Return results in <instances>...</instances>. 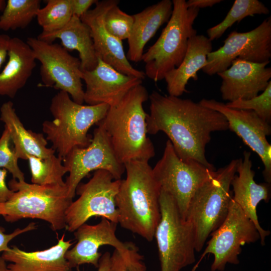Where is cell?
Masks as SVG:
<instances>
[{"instance_id": "9c48e42d", "label": "cell", "mask_w": 271, "mask_h": 271, "mask_svg": "<svg viewBox=\"0 0 271 271\" xmlns=\"http://www.w3.org/2000/svg\"><path fill=\"white\" fill-rule=\"evenodd\" d=\"M215 171L194 160H181L169 140L166 143L162 157L153 168L161 190L173 198L185 219L194 194L213 176Z\"/></svg>"}, {"instance_id": "484cf974", "label": "cell", "mask_w": 271, "mask_h": 271, "mask_svg": "<svg viewBox=\"0 0 271 271\" xmlns=\"http://www.w3.org/2000/svg\"><path fill=\"white\" fill-rule=\"evenodd\" d=\"M37 38L52 43L56 39L61 41L62 47L68 50H76L79 53L82 72L91 71L97 65L96 56L89 27L80 18L73 16L62 29L55 32H42Z\"/></svg>"}, {"instance_id": "277c9868", "label": "cell", "mask_w": 271, "mask_h": 271, "mask_svg": "<svg viewBox=\"0 0 271 271\" xmlns=\"http://www.w3.org/2000/svg\"><path fill=\"white\" fill-rule=\"evenodd\" d=\"M109 108L107 104L84 105L74 102L67 92L59 91L52 98L50 110L53 120L42 123L46 140L63 159L75 148H85L92 138L89 129L105 116Z\"/></svg>"}, {"instance_id": "ac0fdd59", "label": "cell", "mask_w": 271, "mask_h": 271, "mask_svg": "<svg viewBox=\"0 0 271 271\" xmlns=\"http://www.w3.org/2000/svg\"><path fill=\"white\" fill-rule=\"evenodd\" d=\"M82 79L86 84L84 101L90 105L105 103L117 104L143 80L118 71L98 58L97 66L91 71H83Z\"/></svg>"}, {"instance_id": "4dcf8cb0", "label": "cell", "mask_w": 271, "mask_h": 271, "mask_svg": "<svg viewBox=\"0 0 271 271\" xmlns=\"http://www.w3.org/2000/svg\"><path fill=\"white\" fill-rule=\"evenodd\" d=\"M231 108L253 111L268 123L271 122V81L266 89L256 96L249 99H237L225 103Z\"/></svg>"}, {"instance_id": "e575fe53", "label": "cell", "mask_w": 271, "mask_h": 271, "mask_svg": "<svg viewBox=\"0 0 271 271\" xmlns=\"http://www.w3.org/2000/svg\"><path fill=\"white\" fill-rule=\"evenodd\" d=\"M37 227L36 223L32 222L24 228L22 229L18 228L12 233L6 234L5 233L4 228L0 226V252L8 250L10 249L8 244L13 238L20 234L34 230L36 229Z\"/></svg>"}, {"instance_id": "d590c367", "label": "cell", "mask_w": 271, "mask_h": 271, "mask_svg": "<svg viewBox=\"0 0 271 271\" xmlns=\"http://www.w3.org/2000/svg\"><path fill=\"white\" fill-rule=\"evenodd\" d=\"M98 2L97 0H70L73 16L80 18L92 5Z\"/></svg>"}, {"instance_id": "30bf717a", "label": "cell", "mask_w": 271, "mask_h": 271, "mask_svg": "<svg viewBox=\"0 0 271 271\" xmlns=\"http://www.w3.org/2000/svg\"><path fill=\"white\" fill-rule=\"evenodd\" d=\"M120 180H114L108 171L98 170L87 183H80L76 190L79 196L66 211V229L74 232L93 217L105 218L118 224L115 197Z\"/></svg>"}, {"instance_id": "ba28073f", "label": "cell", "mask_w": 271, "mask_h": 271, "mask_svg": "<svg viewBox=\"0 0 271 271\" xmlns=\"http://www.w3.org/2000/svg\"><path fill=\"white\" fill-rule=\"evenodd\" d=\"M159 203L161 218L154 237L161 271H180L195 261L194 230L180 214L173 198L161 190Z\"/></svg>"}, {"instance_id": "7a4b0ae2", "label": "cell", "mask_w": 271, "mask_h": 271, "mask_svg": "<svg viewBox=\"0 0 271 271\" xmlns=\"http://www.w3.org/2000/svg\"><path fill=\"white\" fill-rule=\"evenodd\" d=\"M124 165L126 178L120 180L115 197L118 223L151 241L161 218L160 186L149 161L133 160Z\"/></svg>"}, {"instance_id": "60d3db41", "label": "cell", "mask_w": 271, "mask_h": 271, "mask_svg": "<svg viewBox=\"0 0 271 271\" xmlns=\"http://www.w3.org/2000/svg\"><path fill=\"white\" fill-rule=\"evenodd\" d=\"M0 271H7L6 261L0 257Z\"/></svg>"}, {"instance_id": "ab89813d", "label": "cell", "mask_w": 271, "mask_h": 271, "mask_svg": "<svg viewBox=\"0 0 271 271\" xmlns=\"http://www.w3.org/2000/svg\"><path fill=\"white\" fill-rule=\"evenodd\" d=\"M111 254L105 252L101 255L98 263L97 271H109ZM77 271H80L77 269Z\"/></svg>"}, {"instance_id": "8d00e7d4", "label": "cell", "mask_w": 271, "mask_h": 271, "mask_svg": "<svg viewBox=\"0 0 271 271\" xmlns=\"http://www.w3.org/2000/svg\"><path fill=\"white\" fill-rule=\"evenodd\" d=\"M7 174V170L0 169V203L8 201L14 193L6 185L5 180Z\"/></svg>"}, {"instance_id": "f1b7e54d", "label": "cell", "mask_w": 271, "mask_h": 271, "mask_svg": "<svg viewBox=\"0 0 271 271\" xmlns=\"http://www.w3.org/2000/svg\"><path fill=\"white\" fill-rule=\"evenodd\" d=\"M269 13L268 8L258 0H235L224 20L207 30L208 38L211 41L217 39L236 22H239L248 16L267 15Z\"/></svg>"}, {"instance_id": "7c38bea8", "label": "cell", "mask_w": 271, "mask_h": 271, "mask_svg": "<svg viewBox=\"0 0 271 271\" xmlns=\"http://www.w3.org/2000/svg\"><path fill=\"white\" fill-rule=\"evenodd\" d=\"M97 125L89 145L73 149L63 159L69 173L65 184L68 196L71 199L82 179L90 172L105 170L114 180L121 179L125 172L124 165L117 157L103 127L99 122Z\"/></svg>"}, {"instance_id": "1f68e13d", "label": "cell", "mask_w": 271, "mask_h": 271, "mask_svg": "<svg viewBox=\"0 0 271 271\" xmlns=\"http://www.w3.org/2000/svg\"><path fill=\"white\" fill-rule=\"evenodd\" d=\"M133 23L132 15H129L115 5L106 13L104 24L106 30L119 40L128 39Z\"/></svg>"}, {"instance_id": "4fadbf2b", "label": "cell", "mask_w": 271, "mask_h": 271, "mask_svg": "<svg viewBox=\"0 0 271 271\" xmlns=\"http://www.w3.org/2000/svg\"><path fill=\"white\" fill-rule=\"evenodd\" d=\"M211 237L201 255L212 254L214 260L211 271H223L227 263L238 264L241 246L260 239L254 223L244 213L232 199L226 217L211 234Z\"/></svg>"}, {"instance_id": "e0dca14e", "label": "cell", "mask_w": 271, "mask_h": 271, "mask_svg": "<svg viewBox=\"0 0 271 271\" xmlns=\"http://www.w3.org/2000/svg\"><path fill=\"white\" fill-rule=\"evenodd\" d=\"M117 223L101 217L95 225L84 224L74 232L77 243L67 250L65 258L72 268L88 263L98 267L101 254L99 248L110 245L120 251H126L131 242H122L116 235Z\"/></svg>"}, {"instance_id": "d6986e66", "label": "cell", "mask_w": 271, "mask_h": 271, "mask_svg": "<svg viewBox=\"0 0 271 271\" xmlns=\"http://www.w3.org/2000/svg\"><path fill=\"white\" fill-rule=\"evenodd\" d=\"M269 62L234 60L228 69L217 74L222 80L220 88L222 99L229 102L249 99L263 91L270 81L271 68L266 67Z\"/></svg>"}, {"instance_id": "6da1fadb", "label": "cell", "mask_w": 271, "mask_h": 271, "mask_svg": "<svg viewBox=\"0 0 271 271\" xmlns=\"http://www.w3.org/2000/svg\"><path fill=\"white\" fill-rule=\"evenodd\" d=\"M149 98L148 133L164 132L181 160H194L211 170H216L207 160L205 148L212 132L228 129L225 116L190 99L163 95L156 91Z\"/></svg>"}, {"instance_id": "ffe728a7", "label": "cell", "mask_w": 271, "mask_h": 271, "mask_svg": "<svg viewBox=\"0 0 271 271\" xmlns=\"http://www.w3.org/2000/svg\"><path fill=\"white\" fill-rule=\"evenodd\" d=\"M251 153L245 151L243 158L238 159L236 173L231 186L233 188L232 199L239 206L244 213L255 225L260 236V243L265 244L266 237L270 231L260 226L256 209L260 202H268L270 197V184L256 183L254 179L255 172L252 169Z\"/></svg>"}, {"instance_id": "74e56055", "label": "cell", "mask_w": 271, "mask_h": 271, "mask_svg": "<svg viewBox=\"0 0 271 271\" xmlns=\"http://www.w3.org/2000/svg\"><path fill=\"white\" fill-rule=\"evenodd\" d=\"M11 37L4 34H0V69L8 58L9 45Z\"/></svg>"}, {"instance_id": "836d02e7", "label": "cell", "mask_w": 271, "mask_h": 271, "mask_svg": "<svg viewBox=\"0 0 271 271\" xmlns=\"http://www.w3.org/2000/svg\"><path fill=\"white\" fill-rule=\"evenodd\" d=\"M11 136L7 128L5 129L0 138V168L8 171L13 178L19 181H25L24 174L20 169L14 150L10 148Z\"/></svg>"}, {"instance_id": "7bdbcfd3", "label": "cell", "mask_w": 271, "mask_h": 271, "mask_svg": "<svg viewBox=\"0 0 271 271\" xmlns=\"http://www.w3.org/2000/svg\"><path fill=\"white\" fill-rule=\"evenodd\" d=\"M196 267H197V265L194 266V268H193V269L192 270V271H195L196 270Z\"/></svg>"}, {"instance_id": "f35d334b", "label": "cell", "mask_w": 271, "mask_h": 271, "mask_svg": "<svg viewBox=\"0 0 271 271\" xmlns=\"http://www.w3.org/2000/svg\"><path fill=\"white\" fill-rule=\"evenodd\" d=\"M221 0H189L186 2L188 8H204L212 7L214 5L220 3Z\"/></svg>"}, {"instance_id": "4316f807", "label": "cell", "mask_w": 271, "mask_h": 271, "mask_svg": "<svg viewBox=\"0 0 271 271\" xmlns=\"http://www.w3.org/2000/svg\"><path fill=\"white\" fill-rule=\"evenodd\" d=\"M40 3V0H8L0 16V30L25 28L36 17Z\"/></svg>"}, {"instance_id": "8992f818", "label": "cell", "mask_w": 271, "mask_h": 271, "mask_svg": "<svg viewBox=\"0 0 271 271\" xmlns=\"http://www.w3.org/2000/svg\"><path fill=\"white\" fill-rule=\"evenodd\" d=\"M238 159L214 172L213 176L195 192L185 219L193 227L195 251L203 248L208 237L225 220L231 200V183L236 173Z\"/></svg>"}, {"instance_id": "83f0119b", "label": "cell", "mask_w": 271, "mask_h": 271, "mask_svg": "<svg viewBox=\"0 0 271 271\" xmlns=\"http://www.w3.org/2000/svg\"><path fill=\"white\" fill-rule=\"evenodd\" d=\"M33 184L39 185H65L63 177L67 173L62 158L54 154L46 158H28Z\"/></svg>"}, {"instance_id": "7402d4cb", "label": "cell", "mask_w": 271, "mask_h": 271, "mask_svg": "<svg viewBox=\"0 0 271 271\" xmlns=\"http://www.w3.org/2000/svg\"><path fill=\"white\" fill-rule=\"evenodd\" d=\"M173 11L171 0H162L133 15V23L128 40V60L142 61L144 48L159 29L169 20Z\"/></svg>"}, {"instance_id": "cb8c5ba5", "label": "cell", "mask_w": 271, "mask_h": 271, "mask_svg": "<svg viewBox=\"0 0 271 271\" xmlns=\"http://www.w3.org/2000/svg\"><path fill=\"white\" fill-rule=\"evenodd\" d=\"M212 51V41L204 35L197 34L189 39L181 64L164 77L169 95L179 97L187 92L188 81L198 79L197 72L207 65V55Z\"/></svg>"}, {"instance_id": "d6a6232c", "label": "cell", "mask_w": 271, "mask_h": 271, "mask_svg": "<svg viewBox=\"0 0 271 271\" xmlns=\"http://www.w3.org/2000/svg\"><path fill=\"white\" fill-rule=\"evenodd\" d=\"M109 271H147L144 256L132 242L125 251L115 249L110 256Z\"/></svg>"}, {"instance_id": "44dd1931", "label": "cell", "mask_w": 271, "mask_h": 271, "mask_svg": "<svg viewBox=\"0 0 271 271\" xmlns=\"http://www.w3.org/2000/svg\"><path fill=\"white\" fill-rule=\"evenodd\" d=\"M73 244L70 240L65 241L63 234L56 245L48 249L28 252L13 246L1 257L11 262L7 271H71L65 254Z\"/></svg>"}, {"instance_id": "f546056e", "label": "cell", "mask_w": 271, "mask_h": 271, "mask_svg": "<svg viewBox=\"0 0 271 271\" xmlns=\"http://www.w3.org/2000/svg\"><path fill=\"white\" fill-rule=\"evenodd\" d=\"M37 14L38 23L43 32H55L63 28L73 16L70 0H47Z\"/></svg>"}, {"instance_id": "5b68a950", "label": "cell", "mask_w": 271, "mask_h": 271, "mask_svg": "<svg viewBox=\"0 0 271 271\" xmlns=\"http://www.w3.org/2000/svg\"><path fill=\"white\" fill-rule=\"evenodd\" d=\"M14 192L7 202L0 203V215L9 222L24 218L48 222L53 231L66 227V211L73 201L66 185H39L13 178L8 183Z\"/></svg>"}, {"instance_id": "d4e9b609", "label": "cell", "mask_w": 271, "mask_h": 271, "mask_svg": "<svg viewBox=\"0 0 271 271\" xmlns=\"http://www.w3.org/2000/svg\"><path fill=\"white\" fill-rule=\"evenodd\" d=\"M0 120L8 129L14 151L18 159L27 160L29 156L46 158L55 154L52 148H48L47 140L40 133L27 129L17 115L13 103H4L0 108Z\"/></svg>"}, {"instance_id": "52a82bcc", "label": "cell", "mask_w": 271, "mask_h": 271, "mask_svg": "<svg viewBox=\"0 0 271 271\" xmlns=\"http://www.w3.org/2000/svg\"><path fill=\"white\" fill-rule=\"evenodd\" d=\"M172 3L173 11L167 25L142 58L146 76L155 82L180 66L189 39L197 33L193 25L199 9L188 8L185 0H173Z\"/></svg>"}, {"instance_id": "2e32d148", "label": "cell", "mask_w": 271, "mask_h": 271, "mask_svg": "<svg viewBox=\"0 0 271 271\" xmlns=\"http://www.w3.org/2000/svg\"><path fill=\"white\" fill-rule=\"evenodd\" d=\"M119 3L118 0L98 1L95 7L88 10L80 19L90 30L97 58L121 73L143 80L146 77L145 72L131 66L124 53L122 41L109 34L104 26V17L106 13Z\"/></svg>"}, {"instance_id": "3957f363", "label": "cell", "mask_w": 271, "mask_h": 271, "mask_svg": "<svg viewBox=\"0 0 271 271\" xmlns=\"http://www.w3.org/2000/svg\"><path fill=\"white\" fill-rule=\"evenodd\" d=\"M149 98L142 84L131 89L116 105L109 106L99 123L105 129L118 160L123 164L133 160L149 161L155 155L147 136L143 104Z\"/></svg>"}, {"instance_id": "9a60e30c", "label": "cell", "mask_w": 271, "mask_h": 271, "mask_svg": "<svg viewBox=\"0 0 271 271\" xmlns=\"http://www.w3.org/2000/svg\"><path fill=\"white\" fill-rule=\"evenodd\" d=\"M201 105L214 109L226 118L228 129L235 132L260 158L266 183H271V146L266 137L271 134L269 123L261 119L253 111L231 108L215 99L203 98Z\"/></svg>"}, {"instance_id": "603a6c76", "label": "cell", "mask_w": 271, "mask_h": 271, "mask_svg": "<svg viewBox=\"0 0 271 271\" xmlns=\"http://www.w3.org/2000/svg\"><path fill=\"white\" fill-rule=\"evenodd\" d=\"M8 59L0 73V96L13 98L31 77L36 60L28 44L18 37L11 38Z\"/></svg>"}, {"instance_id": "8fae6325", "label": "cell", "mask_w": 271, "mask_h": 271, "mask_svg": "<svg viewBox=\"0 0 271 271\" xmlns=\"http://www.w3.org/2000/svg\"><path fill=\"white\" fill-rule=\"evenodd\" d=\"M26 43L36 60L41 63L40 75L43 85L63 91L80 104L84 101L80 59L69 54L62 46L37 38L28 37Z\"/></svg>"}, {"instance_id": "b9f144b4", "label": "cell", "mask_w": 271, "mask_h": 271, "mask_svg": "<svg viewBox=\"0 0 271 271\" xmlns=\"http://www.w3.org/2000/svg\"><path fill=\"white\" fill-rule=\"evenodd\" d=\"M6 4V1L5 0H0V12L3 11Z\"/></svg>"}, {"instance_id": "5bb4252c", "label": "cell", "mask_w": 271, "mask_h": 271, "mask_svg": "<svg viewBox=\"0 0 271 271\" xmlns=\"http://www.w3.org/2000/svg\"><path fill=\"white\" fill-rule=\"evenodd\" d=\"M270 58L269 16L249 32H231L224 41L222 46L208 54L207 65L202 70L211 76L226 70L236 59L260 63L270 61Z\"/></svg>"}]
</instances>
